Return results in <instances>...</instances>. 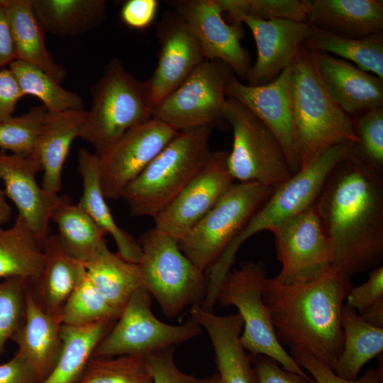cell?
Masks as SVG:
<instances>
[{
	"instance_id": "obj_18",
	"label": "cell",
	"mask_w": 383,
	"mask_h": 383,
	"mask_svg": "<svg viewBox=\"0 0 383 383\" xmlns=\"http://www.w3.org/2000/svg\"><path fill=\"white\" fill-rule=\"evenodd\" d=\"M175 12L197 38L206 60L229 66L236 77L245 79L251 68L250 54L240 45L244 32L240 23L228 24L217 0H180Z\"/></svg>"
},
{
	"instance_id": "obj_34",
	"label": "cell",
	"mask_w": 383,
	"mask_h": 383,
	"mask_svg": "<svg viewBox=\"0 0 383 383\" xmlns=\"http://www.w3.org/2000/svg\"><path fill=\"white\" fill-rule=\"evenodd\" d=\"M51 221L56 224V235L62 248L70 256L83 263L106 243V233L67 196L55 209Z\"/></svg>"
},
{
	"instance_id": "obj_8",
	"label": "cell",
	"mask_w": 383,
	"mask_h": 383,
	"mask_svg": "<svg viewBox=\"0 0 383 383\" xmlns=\"http://www.w3.org/2000/svg\"><path fill=\"white\" fill-rule=\"evenodd\" d=\"M266 270L262 262L246 261L231 271L219 288L216 302L233 306L243 321L240 342L252 355H266L284 370L310 379L279 342L262 294Z\"/></svg>"
},
{
	"instance_id": "obj_33",
	"label": "cell",
	"mask_w": 383,
	"mask_h": 383,
	"mask_svg": "<svg viewBox=\"0 0 383 383\" xmlns=\"http://www.w3.org/2000/svg\"><path fill=\"white\" fill-rule=\"evenodd\" d=\"M114 322L103 321L84 326L62 325L59 357L40 383H77L96 347Z\"/></svg>"
},
{
	"instance_id": "obj_14",
	"label": "cell",
	"mask_w": 383,
	"mask_h": 383,
	"mask_svg": "<svg viewBox=\"0 0 383 383\" xmlns=\"http://www.w3.org/2000/svg\"><path fill=\"white\" fill-rule=\"evenodd\" d=\"M178 133L151 118L127 131L99 156V178L106 199H121L126 187Z\"/></svg>"
},
{
	"instance_id": "obj_50",
	"label": "cell",
	"mask_w": 383,
	"mask_h": 383,
	"mask_svg": "<svg viewBox=\"0 0 383 383\" xmlns=\"http://www.w3.org/2000/svg\"><path fill=\"white\" fill-rule=\"evenodd\" d=\"M16 60V52L4 9H0V69Z\"/></svg>"
},
{
	"instance_id": "obj_48",
	"label": "cell",
	"mask_w": 383,
	"mask_h": 383,
	"mask_svg": "<svg viewBox=\"0 0 383 383\" xmlns=\"http://www.w3.org/2000/svg\"><path fill=\"white\" fill-rule=\"evenodd\" d=\"M23 96L11 70L0 69V123L13 116L16 106Z\"/></svg>"
},
{
	"instance_id": "obj_2",
	"label": "cell",
	"mask_w": 383,
	"mask_h": 383,
	"mask_svg": "<svg viewBox=\"0 0 383 383\" xmlns=\"http://www.w3.org/2000/svg\"><path fill=\"white\" fill-rule=\"evenodd\" d=\"M351 277L331 267L312 282L287 285L267 278L262 297L279 342L333 368L343 351L341 309Z\"/></svg>"
},
{
	"instance_id": "obj_38",
	"label": "cell",
	"mask_w": 383,
	"mask_h": 383,
	"mask_svg": "<svg viewBox=\"0 0 383 383\" xmlns=\"http://www.w3.org/2000/svg\"><path fill=\"white\" fill-rule=\"evenodd\" d=\"M119 313L99 294L85 272L65 303L61 317L62 325L84 326L116 321Z\"/></svg>"
},
{
	"instance_id": "obj_13",
	"label": "cell",
	"mask_w": 383,
	"mask_h": 383,
	"mask_svg": "<svg viewBox=\"0 0 383 383\" xmlns=\"http://www.w3.org/2000/svg\"><path fill=\"white\" fill-rule=\"evenodd\" d=\"M282 264L274 279L287 285L312 282L331 267L333 250L315 204L272 232Z\"/></svg>"
},
{
	"instance_id": "obj_47",
	"label": "cell",
	"mask_w": 383,
	"mask_h": 383,
	"mask_svg": "<svg viewBox=\"0 0 383 383\" xmlns=\"http://www.w3.org/2000/svg\"><path fill=\"white\" fill-rule=\"evenodd\" d=\"M158 7L157 0H128L121 9L120 16L129 28L144 30L154 22Z\"/></svg>"
},
{
	"instance_id": "obj_19",
	"label": "cell",
	"mask_w": 383,
	"mask_h": 383,
	"mask_svg": "<svg viewBox=\"0 0 383 383\" xmlns=\"http://www.w3.org/2000/svg\"><path fill=\"white\" fill-rule=\"evenodd\" d=\"M232 23H245L256 43L257 60L245 79L250 86L274 80L292 64L299 50L312 34V27L307 22L287 19L263 20L240 16Z\"/></svg>"
},
{
	"instance_id": "obj_21",
	"label": "cell",
	"mask_w": 383,
	"mask_h": 383,
	"mask_svg": "<svg viewBox=\"0 0 383 383\" xmlns=\"http://www.w3.org/2000/svg\"><path fill=\"white\" fill-rule=\"evenodd\" d=\"M311 53L326 89L345 113L382 107L383 79L329 53Z\"/></svg>"
},
{
	"instance_id": "obj_7",
	"label": "cell",
	"mask_w": 383,
	"mask_h": 383,
	"mask_svg": "<svg viewBox=\"0 0 383 383\" xmlns=\"http://www.w3.org/2000/svg\"><path fill=\"white\" fill-rule=\"evenodd\" d=\"M138 243L142 288L155 299L165 316L176 318L187 307L201 305L207 279L176 240L154 227L140 236Z\"/></svg>"
},
{
	"instance_id": "obj_39",
	"label": "cell",
	"mask_w": 383,
	"mask_h": 383,
	"mask_svg": "<svg viewBox=\"0 0 383 383\" xmlns=\"http://www.w3.org/2000/svg\"><path fill=\"white\" fill-rule=\"evenodd\" d=\"M48 113L44 106H35L23 115L1 122L0 148L18 156L34 155Z\"/></svg>"
},
{
	"instance_id": "obj_25",
	"label": "cell",
	"mask_w": 383,
	"mask_h": 383,
	"mask_svg": "<svg viewBox=\"0 0 383 383\" xmlns=\"http://www.w3.org/2000/svg\"><path fill=\"white\" fill-rule=\"evenodd\" d=\"M85 116L84 109L48 113L34 155L42 167L41 186L50 193L58 194L61 189L62 169L72 142L79 138Z\"/></svg>"
},
{
	"instance_id": "obj_35",
	"label": "cell",
	"mask_w": 383,
	"mask_h": 383,
	"mask_svg": "<svg viewBox=\"0 0 383 383\" xmlns=\"http://www.w3.org/2000/svg\"><path fill=\"white\" fill-rule=\"evenodd\" d=\"M303 46L311 51L335 54L343 60L353 62L360 70L383 79L382 33L353 38L312 27V34Z\"/></svg>"
},
{
	"instance_id": "obj_23",
	"label": "cell",
	"mask_w": 383,
	"mask_h": 383,
	"mask_svg": "<svg viewBox=\"0 0 383 383\" xmlns=\"http://www.w3.org/2000/svg\"><path fill=\"white\" fill-rule=\"evenodd\" d=\"M189 313L210 338L223 382L255 383L251 359L240 342L243 327L241 316L238 313L218 316L201 306H192Z\"/></svg>"
},
{
	"instance_id": "obj_11",
	"label": "cell",
	"mask_w": 383,
	"mask_h": 383,
	"mask_svg": "<svg viewBox=\"0 0 383 383\" xmlns=\"http://www.w3.org/2000/svg\"><path fill=\"white\" fill-rule=\"evenodd\" d=\"M152 296L143 288L137 290L96 347L91 357L135 355L145 356L173 347L201 333L192 319L170 325L158 319L151 308Z\"/></svg>"
},
{
	"instance_id": "obj_41",
	"label": "cell",
	"mask_w": 383,
	"mask_h": 383,
	"mask_svg": "<svg viewBox=\"0 0 383 383\" xmlns=\"http://www.w3.org/2000/svg\"><path fill=\"white\" fill-rule=\"evenodd\" d=\"M30 282L17 277L0 282V354L20 327Z\"/></svg>"
},
{
	"instance_id": "obj_31",
	"label": "cell",
	"mask_w": 383,
	"mask_h": 383,
	"mask_svg": "<svg viewBox=\"0 0 383 383\" xmlns=\"http://www.w3.org/2000/svg\"><path fill=\"white\" fill-rule=\"evenodd\" d=\"M44 262L43 243L21 217L17 215L8 228L0 226V279L17 277L33 283Z\"/></svg>"
},
{
	"instance_id": "obj_1",
	"label": "cell",
	"mask_w": 383,
	"mask_h": 383,
	"mask_svg": "<svg viewBox=\"0 0 383 383\" xmlns=\"http://www.w3.org/2000/svg\"><path fill=\"white\" fill-rule=\"evenodd\" d=\"M354 144L328 175L315 204L332 246V267L350 277L383 260V172L367 163Z\"/></svg>"
},
{
	"instance_id": "obj_46",
	"label": "cell",
	"mask_w": 383,
	"mask_h": 383,
	"mask_svg": "<svg viewBox=\"0 0 383 383\" xmlns=\"http://www.w3.org/2000/svg\"><path fill=\"white\" fill-rule=\"evenodd\" d=\"M252 363L255 383H316L296 373L287 371L279 366V363L266 355H253Z\"/></svg>"
},
{
	"instance_id": "obj_32",
	"label": "cell",
	"mask_w": 383,
	"mask_h": 383,
	"mask_svg": "<svg viewBox=\"0 0 383 383\" xmlns=\"http://www.w3.org/2000/svg\"><path fill=\"white\" fill-rule=\"evenodd\" d=\"M340 323L343 348L333 372L343 379L355 380L362 366L382 353L383 328L367 323L345 304L341 309Z\"/></svg>"
},
{
	"instance_id": "obj_52",
	"label": "cell",
	"mask_w": 383,
	"mask_h": 383,
	"mask_svg": "<svg viewBox=\"0 0 383 383\" xmlns=\"http://www.w3.org/2000/svg\"><path fill=\"white\" fill-rule=\"evenodd\" d=\"M203 383H223L219 374H215L208 379H204Z\"/></svg>"
},
{
	"instance_id": "obj_45",
	"label": "cell",
	"mask_w": 383,
	"mask_h": 383,
	"mask_svg": "<svg viewBox=\"0 0 383 383\" xmlns=\"http://www.w3.org/2000/svg\"><path fill=\"white\" fill-rule=\"evenodd\" d=\"M174 346L145 355L150 367L152 383H203L204 379L182 372L174 361Z\"/></svg>"
},
{
	"instance_id": "obj_12",
	"label": "cell",
	"mask_w": 383,
	"mask_h": 383,
	"mask_svg": "<svg viewBox=\"0 0 383 383\" xmlns=\"http://www.w3.org/2000/svg\"><path fill=\"white\" fill-rule=\"evenodd\" d=\"M234 74L221 61L204 60L178 88L155 106L152 118L177 132L215 126L223 119L226 89Z\"/></svg>"
},
{
	"instance_id": "obj_15",
	"label": "cell",
	"mask_w": 383,
	"mask_h": 383,
	"mask_svg": "<svg viewBox=\"0 0 383 383\" xmlns=\"http://www.w3.org/2000/svg\"><path fill=\"white\" fill-rule=\"evenodd\" d=\"M228 151L211 152L206 162L155 218V228L181 240L234 183L227 167Z\"/></svg>"
},
{
	"instance_id": "obj_5",
	"label": "cell",
	"mask_w": 383,
	"mask_h": 383,
	"mask_svg": "<svg viewBox=\"0 0 383 383\" xmlns=\"http://www.w3.org/2000/svg\"><path fill=\"white\" fill-rule=\"evenodd\" d=\"M214 126L179 132L124 190L131 216L153 218L199 172L209 159Z\"/></svg>"
},
{
	"instance_id": "obj_44",
	"label": "cell",
	"mask_w": 383,
	"mask_h": 383,
	"mask_svg": "<svg viewBox=\"0 0 383 383\" xmlns=\"http://www.w3.org/2000/svg\"><path fill=\"white\" fill-rule=\"evenodd\" d=\"M289 355L301 368L312 375L316 383H383L382 357L377 369L367 370L360 379L348 380L338 377L326 364L306 353L291 350Z\"/></svg>"
},
{
	"instance_id": "obj_37",
	"label": "cell",
	"mask_w": 383,
	"mask_h": 383,
	"mask_svg": "<svg viewBox=\"0 0 383 383\" xmlns=\"http://www.w3.org/2000/svg\"><path fill=\"white\" fill-rule=\"evenodd\" d=\"M77 383H152L145 356L91 357Z\"/></svg>"
},
{
	"instance_id": "obj_6",
	"label": "cell",
	"mask_w": 383,
	"mask_h": 383,
	"mask_svg": "<svg viewBox=\"0 0 383 383\" xmlns=\"http://www.w3.org/2000/svg\"><path fill=\"white\" fill-rule=\"evenodd\" d=\"M91 105L79 138L88 143L98 156L127 131L152 118L154 106L145 82L128 72L120 60L106 65L101 77L91 88Z\"/></svg>"
},
{
	"instance_id": "obj_20",
	"label": "cell",
	"mask_w": 383,
	"mask_h": 383,
	"mask_svg": "<svg viewBox=\"0 0 383 383\" xmlns=\"http://www.w3.org/2000/svg\"><path fill=\"white\" fill-rule=\"evenodd\" d=\"M40 172L42 167L35 155L22 157L0 152V179L5 195L14 204L18 216L44 243L50 234L52 213L66 196L50 193L39 185L35 177Z\"/></svg>"
},
{
	"instance_id": "obj_42",
	"label": "cell",
	"mask_w": 383,
	"mask_h": 383,
	"mask_svg": "<svg viewBox=\"0 0 383 383\" xmlns=\"http://www.w3.org/2000/svg\"><path fill=\"white\" fill-rule=\"evenodd\" d=\"M345 305L365 321L383 328V267L370 270L368 279L350 289Z\"/></svg>"
},
{
	"instance_id": "obj_9",
	"label": "cell",
	"mask_w": 383,
	"mask_h": 383,
	"mask_svg": "<svg viewBox=\"0 0 383 383\" xmlns=\"http://www.w3.org/2000/svg\"><path fill=\"white\" fill-rule=\"evenodd\" d=\"M223 118L233 128L227 167L234 181L275 188L294 174L277 138L245 106L227 97Z\"/></svg>"
},
{
	"instance_id": "obj_22",
	"label": "cell",
	"mask_w": 383,
	"mask_h": 383,
	"mask_svg": "<svg viewBox=\"0 0 383 383\" xmlns=\"http://www.w3.org/2000/svg\"><path fill=\"white\" fill-rule=\"evenodd\" d=\"M62 326L61 314L44 310L28 287L23 318L11 340L17 345L16 353L30 367L40 383L50 374L59 357Z\"/></svg>"
},
{
	"instance_id": "obj_17",
	"label": "cell",
	"mask_w": 383,
	"mask_h": 383,
	"mask_svg": "<svg viewBox=\"0 0 383 383\" xmlns=\"http://www.w3.org/2000/svg\"><path fill=\"white\" fill-rule=\"evenodd\" d=\"M157 37L160 45L157 66L145 81L154 108L206 60L193 31L175 11L163 14Z\"/></svg>"
},
{
	"instance_id": "obj_40",
	"label": "cell",
	"mask_w": 383,
	"mask_h": 383,
	"mask_svg": "<svg viewBox=\"0 0 383 383\" xmlns=\"http://www.w3.org/2000/svg\"><path fill=\"white\" fill-rule=\"evenodd\" d=\"M231 22L240 16L306 22L311 0H217Z\"/></svg>"
},
{
	"instance_id": "obj_51",
	"label": "cell",
	"mask_w": 383,
	"mask_h": 383,
	"mask_svg": "<svg viewBox=\"0 0 383 383\" xmlns=\"http://www.w3.org/2000/svg\"><path fill=\"white\" fill-rule=\"evenodd\" d=\"M6 197L4 192L0 188V226L7 223L12 216V210Z\"/></svg>"
},
{
	"instance_id": "obj_53",
	"label": "cell",
	"mask_w": 383,
	"mask_h": 383,
	"mask_svg": "<svg viewBox=\"0 0 383 383\" xmlns=\"http://www.w3.org/2000/svg\"><path fill=\"white\" fill-rule=\"evenodd\" d=\"M7 0H0V9H4Z\"/></svg>"
},
{
	"instance_id": "obj_30",
	"label": "cell",
	"mask_w": 383,
	"mask_h": 383,
	"mask_svg": "<svg viewBox=\"0 0 383 383\" xmlns=\"http://www.w3.org/2000/svg\"><path fill=\"white\" fill-rule=\"evenodd\" d=\"M87 274L107 303L121 312L131 296L142 288L138 263L111 251L106 243L87 262Z\"/></svg>"
},
{
	"instance_id": "obj_49",
	"label": "cell",
	"mask_w": 383,
	"mask_h": 383,
	"mask_svg": "<svg viewBox=\"0 0 383 383\" xmlns=\"http://www.w3.org/2000/svg\"><path fill=\"white\" fill-rule=\"evenodd\" d=\"M0 383H40L24 359L16 353L9 361L0 365Z\"/></svg>"
},
{
	"instance_id": "obj_28",
	"label": "cell",
	"mask_w": 383,
	"mask_h": 383,
	"mask_svg": "<svg viewBox=\"0 0 383 383\" xmlns=\"http://www.w3.org/2000/svg\"><path fill=\"white\" fill-rule=\"evenodd\" d=\"M13 43L16 60L33 65L61 83L66 70L47 49L45 30L37 18L30 0H7L4 7Z\"/></svg>"
},
{
	"instance_id": "obj_29",
	"label": "cell",
	"mask_w": 383,
	"mask_h": 383,
	"mask_svg": "<svg viewBox=\"0 0 383 383\" xmlns=\"http://www.w3.org/2000/svg\"><path fill=\"white\" fill-rule=\"evenodd\" d=\"M45 32L60 38L77 37L100 26L105 19V0H30Z\"/></svg>"
},
{
	"instance_id": "obj_27",
	"label": "cell",
	"mask_w": 383,
	"mask_h": 383,
	"mask_svg": "<svg viewBox=\"0 0 383 383\" xmlns=\"http://www.w3.org/2000/svg\"><path fill=\"white\" fill-rule=\"evenodd\" d=\"M78 172L82 192L77 204L106 235L113 239L118 253L125 260L138 263L141 248L138 241L116 223L101 186L99 156L82 148L78 155Z\"/></svg>"
},
{
	"instance_id": "obj_16",
	"label": "cell",
	"mask_w": 383,
	"mask_h": 383,
	"mask_svg": "<svg viewBox=\"0 0 383 383\" xmlns=\"http://www.w3.org/2000/svg\"><path fill=\"white\" fill-rule=\"evenodd\" d=\"M292 65L274 80L263 85L244 84L234 74L227 84L226 96L245 106L272 131L294 174L300 170L301 163L291 95Z\"/></svg>"
},
{
	"instance_id": "obj_43",
	"label": "cell",
	"mask_w": 383,
	"mask_h": 383,
	"mask_svg": "<svg viewBox=\"0 0 383 383\" xmlns=\"http://www.w3.org/2000/svg\"><path fill=\"white\" fill-rule=\"evenodd\" d=\"M358 143L356 151L371 166L383 172V109L375 108L359 118L355 123Z\"/></svg>"
},
{
	"instance_id": "obj_24",
	"label": "cell",
	"mask_w": 383,
	"mask_h": 383,
	"mask_svg": "<svg viewBox=\"0 0 383 383\" xmlns=\"http://www.w3.org/2000/svg\"><path fill=\"white\" fill-rule=\"evenodd\" d=\"M310 26L338 35L361 38L382 33L381 0H311Z\"/></svg>"
},
{
	"instance_id": "obj_10",
	"label": "cell",
	"mask_w": 383,
	"mask_h": 383,
	"mask_svg": "<svg viewBox=\"0 0 383 383\" xmlns=\"http://www.w3.org/2000/svg\"><path fill=\"white\" fill-rule=\"evenodd\" d=\"M273 189L256 182H234L178 242L182 252L201 272L209 270Z\"/></svg>"
},
{
	"instance_id": "obj_4",
	"label": "cell",
	"mask_w": 383,
	"mask_h": 383,
	"mask_svg": "<svg viewBox=\"0 0 383 383\" xmlns=\"http://www.w3.org/2000/svg\"><path fill=\"white\" fill-rule=\"evenodd\" d=\"M291 95L301 168L335 145L358 143L352 118L329 94L303 45L292 65Z\"/></svg>"
},
{
	"instance_id": "obj_26",
	"label": "cell",
	"mask_w": 383,
	"mask_h": 383,
	"mask_svg": "<svg viewBox=\"0 0 383 383\" xmlns=\"http://www.w3.org/2000/svg\"><path fill=\"white\" fill-rule=\"evenodd\" d=\"M45 262L39 278L29 288L46 311L61 314L62 307L86 272L84 264L70 256L56 234H49L43 243Z\"/></svg>"
},
{
	"instance_id": "obj_3",
	"label": "cell",
	"mask_w": 383,
	"mask_h": 383,
	"mask_svg": "<svg viewBox=\"0 0 383 383\" xmlns=\"http://www.w3.org/2000/svg\"><path fill=\"white\" fill-rule=\"evenodd\" d=\"M352 144L345 143L331 147L273 189L209 269L208 293L217 294L231 272L237 252L245 240L260 232H272L289 218L316 204L328 175L346 157Z\"/></svg>"
},
{
	"instance_id": "obj_36",
	"label": "cell",
	"mask_w": 383,
	"mask_h": 383,
	"mask_svg": "<svg viewBox=\"0 0 383 383\" xmlns=\"http://www.w3.org/2000/svg\"><path fill=\"white\" fill-rule=\"evenodd\" d=\"M24 96L40 99L49 113L83 109V99L77 93L63 88L60 83L42 70L14 60L9 65Z\"/></svg>"
}]
</instances>
